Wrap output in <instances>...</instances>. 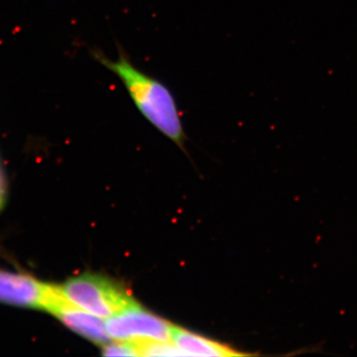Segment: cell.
<instances>
[{
    "instance_id": "obj_3",
    "label": "cell",
    "mask_w": 357,
    "mask_h": 357,
    "mask_svg": "<svg viewBox=\"0 0 357 357\" xmlns=\"http://www.w3.org/2000/svg\"><path fill=\"white\" fill-rule=\"evenodd\" d=\"M64 297L60 286L45 283L30 275L0 270V303L50 312Z\"/></svg>"
},
{
    "instance_id": "obj_1",
    "label": "cell",
    "mask_w": 357,
    "mask_h": 357,
    "mask_svg": "<svg viewBox=\"0 0 357 357\" xmlns=\"http://www.w3.org/2000/svg\"><path fill=\"white\" fill-rule=\"evenodd\" d=\"M116 45V60H110L103 52L96 49L91 56L121 79L136 109L151 126L178 146L184 147V126L172 91L160 79L140 70L123 47Z\"/></svg>"
},
{
    "instance_id": "obj_4",
    "label": "cell",
    "mask_w": 357,
    "mask_h": 357,
    "mask_svg": "<svg viewBox=\"0 0 357 357\" xmlns=\"http://www.w3.org/2000/svg\"><path fill=\"white\" fill-rule=\"evenodd\" d=\"M107 333L115 340L170 342L173 326L136 304L109 319Z\"/></svg>"
},
{
    "instance_id": "obj_8",
    "label": "cell",
    "mask_w": 357,
    "mask_h": 357,
    "mask_svg": "<svg viewBox=\"0 0 357 357\" xmlns=\"http://www.w3.org/2000/svg\"><path fill=\"white\" fill-rule=\"evenodd\" d=\"M102 349L105 356H139L137 344L131 340H119L114 344L109 342Z\"/></svg>"
},
{
    "instance_id": "obj_9",
    "label": "cell",
    "mask_w": 357,
    "mask_h": 357,
    "mask_svg": "<svg viewBox=\"0 0 357 357\" xmlns=\"http://www.w3.org/2000/svg\"><path fill=\"white\" fill-rule=\"evenodd\" d=\"M6 199V183L4 178L3 173L0 168V211L3 208Z\"/></svg>"
},
{
    "instance_id": "obj_5",
    "label": "cell",
    "mask_w": 357,
    "mask_h": 357,
    "mask_svg": "<svg viewBox=\"0 0 357 357\" xmlns=\"http://www.w3.org/2000/svg\"><path fill=\"white\" fill-rule=\"evenodd\" d=\"M50 314L70 331L96 344L105 345L109 342L110 337L102 318L75 306L66 297L51 310Z\"/></svg>"
},
{
    "instance_id": "obj_2",
    "label": "cell",
    "mask_w": 357,
    "mask_h": 357,
    "mask_svg": "<svg viewBox=\"0 0 357 357\" xmlns=\"http://www.w3.org/2000/svg\"><path fill=\"white\" fill-rule=\"evenodd\" d=\"M60 288L75 306L102 319L137 304L128 289L102 275L86 272L68 279Z\"/></svg>"
},
{
    "instance_id": "obj_7",
    "label": "cell",
    "mask_w": 357,
    "mask_h": 357,
    "mask_svg": "<svg viewBox=\"0 0 357 357\" xmlns=\"http://www.w3.org/2000/svg\"><path fill=\"white\" fill-rule=\"evenodd\" d=\"M139 356H189L175 344L157 340H136Z\"/></svg>"
},
{
    "instance_id": "obj_6",
    "label": "cell",
    "mask_w": 357,
    "mask_h": 357,
    "mask_svg": "<svg viewBox=\"0 0 357 357\" xmlns=\"http://www.w3.org/2000/svg\"><path fill=\"white\" fill-rule=\"evenodd\" d=\"M172 340L178 349L185 351L188 356H241L244 354L237 352L234 349L218 344L213 340L201 337L196 333L188 332L184 328L173 326Z\"/></svg>"
}]
</instances>
